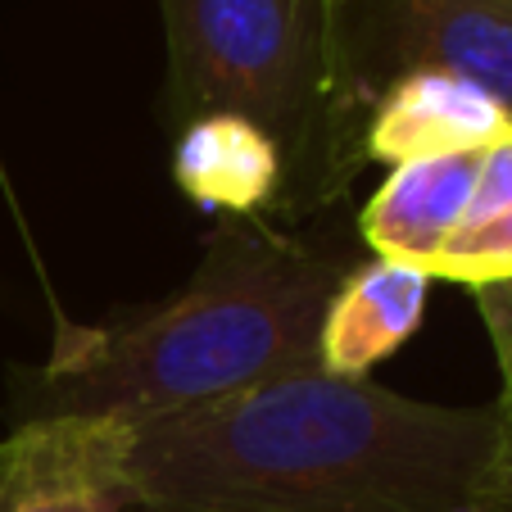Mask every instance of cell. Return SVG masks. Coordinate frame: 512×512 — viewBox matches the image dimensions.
<instances>
[{"mask_svg":"<svg viewBox=\"0 0 512 512\" xmlns=\"http://www.w3.org/2000/svg\"><path fill=\"white\" fill-rule=\"evenodd\" d=\"M499 408H440L322 368L132 422L145 512H481Z\"/></svg>","mask_w":512,"mask_h":512,"instance_id":"cell-1","label":"cell"},{"mask_svg":"<svg viewBox=\"0 0 512 512\" xmlns=\"http://www.w3.org/2000/svg\"><path fill=\"white\" fill-rule=\"evenodd\" d=\"M345 263L259 223L218 227L195 277L132 322L68 336L19 381L14 417H141L204 408L318 368V336Z\"/></svg>","mask_w":512,"mask_h":512,"instance_id":"cell-2","label":"cell"},{"mask_svg":"<svg viewBox=\"0 0 512 512\" xmlns=\"http://www.w3.org/2000/svg\"><path fill=\"white\" fill-rule=\"evenodd\" d=\"M159 10L173 132L209 114L250 118L277 141L286 182L313 195L340 191L368 159V123L336 78L327 0H159Z\"/></svg>","mask_w":512,"mask_h":512,"instance_id":"cell-3","label":"cell"},{"mask_svg":"<svg viewBox=\"0 0 512 512\" xmlns=\"http://www.w3.org/2000/svg\"><path fill=\"white\" fill-rule=\"evenodd\" d=\"M336 78L368 123L408 73H454L512 114V0H327Z\"/></svg>","mask_w":512,"mask_h":512,"instance_id":"cell-4","label":"cell"},{"mask_svg":"<svg viewBox=\"0 0 512 512\" xmlns=\"http://www.w3.org/2000/svg\"><path fill=\"white\" fill-rule=\"evenodd\" d=\"M132 422L37 417L0 440V512H127Z\"/></svg>","mask_w":512,"mask_h":512,"instance_id":"cell-5","label":"cell"},{"mask_svg":"<svg viewBox=\"0 0 512 512\" xmlns=\"http://www.w3.org/2000/svg\"><path fill=\"white\" fill-rule=\"evenodd\" d=\"M503 136H512V114L485 87L454 73H408L372 105L363 155L395 168L408 159L490 150Z\"/></svg>","mask_w":512,"mask_h":512,"instance_id":"cell-6","label":"cell"},{"mask_svg":"<svg viewBox=\"0 0 512 512\" xmlns=\"http://www.w3.org/2000/svg\"><path fill=\"white\" fill-rule=\"evenodd\" d=\"M481 159L485 150H467V155H431L390 168V177L358 218V232L377 250V259L431 272L472 204Z\"/></svg>","mask_w":512,"mask_h":512,"instance_id":"cell-7","label":"cell"},{"mask_svg":"<svg viewBox=\"0 0 512 512\" xmlns=\"http://www.w3.org/2000/svg\"><path fill=\"white\" fill-rule=\"evenodd\" d=\"M431 272L408 263L372 259L349 268L336 286L318 336V368L331 377H368L381 358H390L417 331L426 309Z\"/></svg>","mask_w":512,"mask_h":512,"instance_id":"cell-8","label":"cell"},{"mask_svg":"<svg viewBox=\"0 0 512 512\" xmlns=\"http://www.w3.org/2000/svg\"><path fill=\"white\" fill-rule=\"evenodd\" d=\"M173 177L182 195H191L204 209H227L236 218H250L281 195L286 164H281L277 141L250 118L209 114L177 132Z\"/></svg>","mask_w":512,"mask_h":512,"instance_id":"cell-9","label":"cell"},{"mask_svg":"<svg viewBox=\"0 0 512 512\" xmlns=\"http://www.w3.org/2000/svg\"><path fill=\"white\" fill-rule=\"evenodd\" d=\"M512 268V136L490 145L481 159L472 204H467L463 223L454 241L445 245L431 277L458 281V286H485L499 281Z\"/></svg>","mask_w":512,"mask_h":512,"instance_id":"cell-10","label":"cell"},{"mask_svg":"<svg viewBox=\"0 0 512 512\" xmlns=\"http://www.w3.org/2000/svg\"><path fill=\"white\" fill-rule=\"evenodd\" d=\"M472 300L485 318V331H490L494 358H499V372H503V395L499 399H512V277L472 286Z\"/></svg>","mask_w":512,"mask_h":512,"instance_id":"cell-11","label":"cell"},{"mask_svg":"<svg viewBox=\"0 0 512 512\" xmlns=\"http://www.w3.org/2000/svg\"><path fill=\"white\" fill-rule=\"evenodd\" d=\"M494 408H499V440L485 472L481 512H512V399H499Z\"/></svg>","mask_w":512,"mask_h":512,"instance_id":"cell-12","label":"cell"},{"mask_svg":"<svg viewBox=\"0 0 512 512\" xmlns=\"http://www.w3.org/2000/svg\"><path fill=\"white\" fill-rule=\"evenodd\" d=\"M503 277H512V268H508V272H503Z\"/></svg>","mask_w":512,"mask_h":512,"instance_id":"cell-13","label":"cell"}]
</instances>
